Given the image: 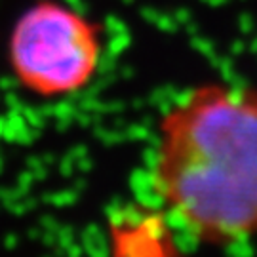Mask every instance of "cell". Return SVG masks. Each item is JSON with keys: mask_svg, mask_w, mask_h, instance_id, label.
Masks as SVG:
<instances>
[{"mask_svg": "<svg viewBox=\"0 0 257 257\" xmlns=\"http://www.w3.org/2000/svg\"><path fill=\"white\" fill-rule=\"evenodd\" d=\"M151 187L202 244L257 236V93L204 84L177 99L158 128Z\"/></svg>", "mask_w": 257, "mask_h": 257, "instance_id": "cell-1", "label": "cell"}, {"mask_svg": "<svg viewBox=\"0 0 257 257\" xmlns=\"http://www.w3.org/2000/svg\"><path fill=\"white\" fill-rule=\"evenodd\" d=\"M8 59L21 88L40 97H61L92 82L101 61V40L82 14L42 0L16 21Z\"/></svg>", "mask_w": 257, "mask_h": 257, "instance_id": "cell-2", "label": "cell"}]
</instances>
